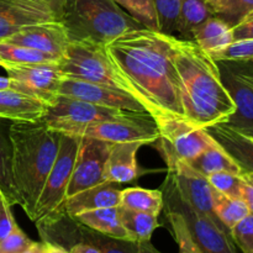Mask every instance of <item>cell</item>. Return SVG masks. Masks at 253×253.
I'll return each mask as SVG.
<instances>
[{
  "instance_id": "cell-22",
  "label": "cell",
  "mask_w": 253,
  "mask_h": 253,
  "mask_svg": "<svg viewBox=\"0 0 253 253\" xmlns=\"http://www.w3.org/2000/svg\"><path fill=\"white\" fill-rule=\"evenodd\" d=\"M46 104L14 89H0V119L14 121L40 120L46 113Z\"/></svg>"
},
{
  "instance_id": "cell-19",
  "label": "cell",
  "mask_w": 253,
  "mask_h": 253,
  "mask_svg": "<svg viewBox=\"0 0 253 253\" xmlns=\"http://www.w3.org/2000/svg\"><path fill=\"white\" fill-rule=\"evenodd\" d=\"M142 146H145V143H111L104 166V182L115 184V183H130L137 179L141 172L136 156Z\"/></svg>"
},
{
  "instance_id": "cell-44",
  "label": "cell",
  "mask_w": 253,
  "mask_h": 253,
  "mask_svg": "<svg viewBox=\"0 0 253 253\" xmlns=\"http://www.w3.org/2000/svg\"><path fill=\"white\" fill-rule=\"evenodd\" d=\"M69 253H101L99 249L90 244H85V242H77L69 246L68 249Z\"/></svg>"
},
{
  "instance_id": "cell-49",
  "label": "cell",
  "mask_w": 253,
  "mask_h": 253,
  "mask_svg": "<svg viewBox=\"0 0 253 253\" xmlns=\"http://www.w3.org/2000/svg\"><path fill=\"white\" fill-rule=\"evenodd\" d=\"M0 67H1V68H4V67H5V63L1 61V59H0Z\"/></svg>"
},
{
  "instance_id": "cell-38",
  "label": "cell",
  "mask_w": 253,
  "mask_h": 253,
  "mask_svg": "<svg viewBox=\"0 0 253 253\" xmlns=\"http://www.w3.org/2000/svg\"><path fill=\"white\" fill-rule=\"evenodd\" d=\"M230 235L242 253H253V215H247L230 231Z\"/></svg>"
},
{
  "instance_id": "cell-13",
  "label": "cell",
  "mask_w": 253,
  "mask_h": 253,
  "mask_svg": "<svg viewBox=\"0 0 253 253\" xmlns=\"http://www.w3.org/2000/svg\"><path fill=\"white\" fill-rule=\"evenodd\" d=\"M11 81V89L32 96L49 105L58 96L63 74L58 64H6L4 67Z\"/></svg>"
},
{
  "instance_id": "cell-5",
  "label": "cell",
  "mask_w": 253,
  "mask_h": 253,
  "mask_svg": "<svg viewBox=\"0 0 253 253\" xmlns=\"http://www.w3.org/2000/svg\"><path fill=\"white\" fill-rule=\"evenodd\" d=\"M58 67L66 78L109 86L133 96L141 103L138 94L118 71L104 44L86 41H69Z\"/></svg>"
},
{
  "instance_id": "cell-24",
  "label": "cell",
  "mask_w": 253,
  "mask_h": 253,
  "mask_svg": "<svg viewBox=\"0 0 253 253\" xmlns=\"http://www.w3.org/2000/svg\"><path fill=\"white\" fill-rule=\"evenodd\" d=\"M192 40L207 53L224 48L234 42L231 27L215 15L193 30Z\"/></svg>"
},
{
  "instance_id": "cell-34",
  "label": "cell",
  "mask_w": 253,
  "mask_h": 253,
  "mask_svg": "<svg viewBox=\"0 0 253 253\" xmlns=\"http://www.w3.org/2000/svg\"><path fill=\"white\" fill-rule=\"evenodd\" d=\"M208 180L215 190L229 198L235 199H242V192H244L245 180L242 174L236 173L221 172L215 173L208 177Z\"/></svg>"
},
{
  "instance_id": "cell-15",
  "label": "cell",
  "mask_w": 253,
  "mask_h": 253,
  "mask_svg": "<svg viewBox=\"0 0 253 253\" xmlns=\"http://www.w3.org/2000/svg\"><path fill=\"white\" fill-rule=\"evenodd\" d=\"M58 95L79 99L103 108L118 109V110L135 114H148L145 106L133 96L109 86L89 83L79 79L63 77L59 84Z\"/></svg>"
},
{
  "instance_id": "cell-37",
  "label": "cell",
  "mask_w": 253,
  "mask_h": 253,
  "mask_svg": "<svg viewBox=\"0 0 253 253\" xmlns=\"http://www.w3.org/2000/svg\"><path fill=\"white\" fill-rule=\"evenodd\" d=\"M214 61H246L253 59V40L234 41L226 47L209 53Z\"/></svg>"
},
{
  "instance_id": "cell-1",
  "label": "cell",
  "mask_w": 253,
  "mask_h": 253,
  "mask_svg": "<svg viewBox=\"0 0 253 253\" xmlns=\"http://www.w3.org/2000/svg\"><path fill=\"white\" fill-rule=\"evenodd\" d=\"M173 39L174 35L142 27L121 35L106 46L118 71L132 85L156 124L184 119Z\"/></svg>"
},
{
  "instance_id": "cell-50",
  "label": "cell",
  "mask_w": 253,
  "mask_h": 253,
  "mask_svg": "<svg viewBox=\"0 0 253 253\" xmlns=\"http://www.w3.org/2000/svg\"><path fill=\"white\" fill-rule=\"evenodd\" d=\"M251 16H253V14H252V15H251ZM251 16H250V17H251ZM247 19H249V17H247Z\"/></svg>"
},
{
  "instance_id": "cell-16",
  "label": "cell",
  "mask_w": 253,
  "mask_h": 253,
  "mask_svg": "<svg viewBox=\"0 0 253 253\" xmlns=\"http://www.w3.org/2000/svg\"><path fill=\"white\" fill-rule=\"evenodd\" d=\"M180 194L194 209L220 222L214 211L215 189L207 177L193 169L187 162H174L167 166Z\"/></svg>"
},
{
  "instance_id": "cell-30",
  "label": "cell",
  "mask_w": 253,
  "mask_h": 253,
  "mask_svg": "<svg viewBox=\"0 0 253 253\" xmlns=\"http://www.w3.org/2000/svg\"><path fill=\"white\" fill-rule=\"evenodd\" d=\"M214 211L217 219L229 231H231L247 215L251 214L244 199L229 198L217 190H215Z\"/></svg>"
},
{
  "instance_id": "cell-47",
  "label": "cell",
  "mask_w": 253,
  "mask_h": 253,
  "mask_svg": "<svg viewBox=\"0 0 253 253\" xmlns=\"http://www.w3.org/2000/svg\"><path fill=\"white\" fill-rule=\"evenodd\" d=\"M22 253H44V244L43 242H34L26 251Z\"/></svg>"
},
{
  "instance_id": "cell-18",
  "label": "cell",
  "mask_w": 253,
  "mask_h": 253,
  "mask_svg": "<svg viewBox=\"0 0 253 253\" xmlns=\"http://www.w3.org/2000/svg\"><path fill=\"white\" fill-rule=\"evenodd\" d=\"M2 42L31 47L62 59L69 44V37L61 21H48L25 27Z\"/></svg>"
},
{
  "instance_id": "cell-14",
  "label": "cell",
  "mask_w": 253,
  "mask_h": 253,
  "mask_svg": "<svg viewBox=\"0 0 253 253\" xmlns=\"http://www.w3.org/2000/svg\"><path fill=\"white\" fill-rule=\"evenodd\" d=\"M81 137V145L74 162L73 172L67 188V197L105 183L103 178L104 166L111 143L88 136Z\"/></svg>"
},
{
  "instance_id": "cell-42",
  "label": "cell",
  "mask_w": 253,
  "mask_h": 253,
  "mask_svg": "<svg viewBox=\"0 0 253 253\" xmlns=\"http://www.w3.org/2000/svg\"><path fill=\"white\" fill-rule=\"evenodd\" d=\"M242 178L245 180L242 199L246 202L250 212L253 215V173H242Z\"/></svg>"
},
{
  "instance_id": "cell-10",
  "label": "cell",
  "mask_w": 253,
  "mask_h": 253,
  "mask_svg": "<svg viewBox=\"0 0 253 253\" xmlns=\"http://www.w3.org/2000/svg\"><path fill=\"white\" fill-rule=\"evenodd\" d=\"M133 114L135 113L103 108L88 101L58 95L53 103L46 106L43 120L49 128L57 132L76 135L81 128L86 127L90 124L124 119Z\"/></svg>"
},
{
  "instance_id": "cell-31",
  "label": "cell",
  "mask_w": 253,
  "mask_h": 253,
  "mask_svg": "<svg viewBox=\"0 0 253 253\" xmlns=\"http://www.w3.org/2000/svg\"><path fill=\"white\" fill-rule=\"evenodd\" d=\"M0 192L10 205H19V195L15 189L11 170V143L9 135L0 127Z\"/></svg>"
},
{
  "instance_id": "cell-45",
  "label": "cell",
  "mask_w": 253,
  "mask_h": 253,
  "mask_svg": "<svg viewBox=\"0 0 253 253\" xmlns=\"http://www.w3.org/2000/svg\"><path fill=\"white\" fill-rule=\"evenodd\" d=\"M44 253H69L68 250L64 249L63 246L52 244V242H44Z\"/></svg>"
},
{
  "instance_id": "cell-3",
  "label": "cell",
  "mask_w": 253,
  "mask_h": 253,
  "mask_svg": "<svg viewBox=\"0 0 253 253\" xmlns=\"http://www.w3.org/2000/svg\"><path fill=\"white\" fill-rule=\"evenodd\" d=\"M11 143V170L19 205L32 219L44 182L56 161L61 133L48 127L43 118L14 121L7 132Z\"/></svg>"
},
{
  "instance_id": "cell-29",
  "label": "cell",
  "mask_w": 253,
  "mask_h": 253,
  "mask_svg": "<svg viewBox=\"0 0 253 253\" xmlns=\"http://www.w3.org/2000/svg\"><path fill=\"white\" fill-rule=\"evenodd\" d=\"M0 59L6 64H59L61 59L46 52L31 48V47L20 46V44L0 42Z\"/></svg>"
},
{
  "instance_id": "cell-25",
  "label": "cell",
  "mask_w": 253,
  "mask_h": 253,
  "mask_svg": "<svg viewBox=\"0 0 253 253\" xmlns=\"http://www.w3.org/2000/svg\"><path fill=\"white\" fill-rule=\"evenodd\" d=\"M74 219L99 234L115 237V239L130 240L127 232L121 224L119 207L90 210V211L77 215L74 216Z\"/></svg>"
},
{
  "instance_id": "cell-26",
  "label": "cell",
  "mask_w": 253,
  "mask_h": 253,
  "mask_svg": "<svg viewBox=\"0 0 253 253\" xmlns=\"http://www.w3.org/2000/svg\"><path fill=\"white\" fill-rule=\"evenodd\" d=\"M121 224L131 241H150L155 230L160 226L158 216L153 214L119 207Z\"/></svg>"
},
{
  "instance_id": "cell-23",
  "label": "cell",
  "mask_w": 253,
  "mask_h": 253,
  "mask_svg": "<svg viewBox=\"0 0 253 253\" xmlns=\"http://www.w3.org/2000/svg\"><path fill=\"white\" fill-rule=\"evenodd\" d=\"M187 163L193 169L207 178L209 175L215 174V173L221 172L242 174V169L239 163L217 142L203 151L195 158L188 161Z\"/></svg>"
},
{
  "instance_id": "cell-33",
  "label": "cell",
  "mask_w": 253,
  "mask_h": 253,
  "mask_svg": "<svg viewBox=\"0 0 253 253\" xmlns=\"http://www.w3.org/2000/svg\"><path fill=\"white\" fill-rule=\"evenodd\" d=\"M163 209L166 210V216H167L173 236L179 246V253H202L195 242L193 241L189 230L180 214L167 208H163Z\"/></svg>"
},
{
  "instance_id": "cell-2",
  "label": "cell",
  "mask_w": 253,
  "mask_h": 253,
  "mask_svg": "<svg viewBox=\"0 0 253 253\" xmlns=\"http://www.w3.org/2000/svg\"><path fill=\"white\" fill-rule=\"evenodd\" d=\"M184 120L205 127L226 123L236 106L222 84L216 61L193 40L173 39Z\"/></svg>"
},
{
  "instance_id": "cell-8",
  "label": "cell",
  "mask_w": 253,
  "mask_h": 253,
  "mask_svg": "<svg viewBox=\"0 0 253 253\" xmlns=\"http://www.w3.org/2000/svg\"><path fill=\"white\" fill-rule=\"evenodd\" d=\"M81 140V136L61 133L58 153L36 203L32 221L37 222L63 210Z\"/></svg>"
},
{
  "instance_id": "cell-20",
  "label": "cell",
  "mask_w": 253,
  "mask_h": 253,
  "mask_svg": "<svg viewBox=\"0 0 253 253\" xmlns=\"http://www.w3.org/2000/svg\"><path fill=\"white\" fill-rule=\"evenodd\" d=\"M212 138L239 163L242 173H253V137L227 123L208 126Z\"/></svg>"
},
{
  "instance_id": "cell-28",
  "label": "cell",
  "mask_w": 253,
  "mask_h": 253,
  "mask_svg": "<svg viewBox=\"0 0 253 253\" xmlns=\"http://www.w3.org/2000/svg\"><path fill=\"white\" fill-rule=\"evenodd\" d=\"M163 194L161 190L143 189V188H127L121 190L120 207L136 211L160 215L163 209Z\"/></svg>"
},
{
  "instance_id": "cell-35",
  "label": "cell",
  "mask_w": 253,
  "mask_h": 253,
  "mask_svg": "<svg viewBox=\"0 0 253 253\" xmlns=\"http://www.w3.org/2000/svg\"><path fill=\"white\" fill-rule=\"evenodd\" d=\"M158 17L160 32L173 35L179 15L182 0H153Z\"/></svg>"
},
{
  "instance_id": "cell-40",
  "label": "cell",
  "mask_w": 253,
  "mask_h": 253,
  "mask_svg": "<svg viewBox=\"0 0 253 253\" xmlns=\"http://www.w3.org/2000/svg\"><path fill=\"white\" fill-rule=\"evenodd\" d=\"M16 226L17 224L12 215L11 205L0 192V242L6 239Z\"/></svg>"
},
{
  "instance_id": "cell-52",
  "label": "cell",
  "mask_w": 253,
  "mask_h": 253,
  "mask_svg": "<svg viewBox=\"0 0 253 253\" xmlns=\"http://www.w3.org/2000/svg\"><path fill=\"white\" fill-rule=\"evenodd\" d=\"M250 136H253V135H250Z\"/></svg>"
},
{
  "instance_id": "cell-32",
  "label": "cell",
  "mask_w": 253,
  "mask_h": 253,
  "mask_svg": "<svg viewBox=\"0 0 253 253\" xmlns=\"http://www.w3.org/2000/svg\"><path fill=\"white\" fill-rule=\"evenodd\" d=\"M119 6L125 7L128 15L133 17L145 29L160 32L158 17L153 0H114Z\"/></svg>"
},
{
  "instance_id": "cell-9",
  "label": "cell",
  "mask_w": 253,
  "mask_h": 253,
  "mask_svg": "<svg viewBox=\"0 0 253 253\" xmlns=\"http://www.w3.org/2000/svg\"><path fill=\"white\" fill-rule=\"evenodd\" d=\"M157 126L160 137L156 142L166 166L188 162L216 143L207 128L193 125L184 119H166L157 123Z\"/></svg>"
},
{
  "instance_id": "cell-7",
  "label": "cell",
  "mask_w": 253,
  "mask_h": 253,
  "mask_svg": "<svg viewBox=\"0 0 253 253\" xmlns=\"http://www.w3.org/2000/svg\"><path fill=\"white\" fill-rule=\"evenodd\" d=\"M161 192L165 203L163 208L180 214L193 241L202 253H237L229 230L222 224L194 209L180 194L169 172H167Z\"/></svg>"
},
{
  "instance_id": "cell-48",
  "label": "cell",
  "mask_w": 253,
  "mask_h": 253,
  "mask_svg": "<svg viewBox=\"0 0 253 253\" xmlns=\"http://www.w3.org/2000/svg\"><path fill=\"white\" fill-rule=\"evenodd\" d=\"M0 89H11V81L9 77H0Z\"/></svg>"
},
{
  "instance_id": "cell-39",
  "label": "cell",
  "mask_w": 253,
  "mask_h": 253,
  "mask_svg": "<svg viewBox=\"0 0 253 253\" xmlns=\"http://www.w3.org/2000/svg\"><path fill=\"white\" fill-rule=\"evenodd\" d=\"M35 241H32L17 225L11 234L0 242V251L2 253H22L26 251Z\"/></svg>"
},
{
  "instance_id": "cell-46",
  "label": "cell",
  "mask_w": 253,
  "mask_h": 253,
  "mask_svg": "<svg viewBox=\"0 0 253 253\" xmlns=\"http://www.w3.org/2000/svg\"><path fill=\"white\" fill-rule=\"evenodd\" d=\"M205 1L208 2V5H209L210 9L212 10V12H214L215 15L226 5V2L229 1V0H205Z\"/></svg>"
},
{
  "instance_id": "cell-54",
  "label": "cell",
  "mask_w": 253,
  "mask_h": 253,
  "mask_svg": "<svg viewBox=\"0 0 253 253\" xmlns=\"http://www.w3.org/2000/svg\"><path fill=\"white\" fill-rule=\"evenodd\" d=\"M252 137H253V136H252Z\"/></svg>"
},
{
  "instance_id": "cell-12",
  "label": "cell",
  "mask_w": 253,
  "mask_h": 253,
  "mask_svg": "<svg viewBox=\"0 0 253 253\" xmlns=\"http://www.w3.org/2000/svg\"><path fill=\"white\" fill-rule=\"evenodd\" d=\"M77 136H88L110 143L142 142L153 143L160 137V130L148 114H133L124 119L94 123L81 128Z\"/></svg>"
},
{
  "instance_id": "cell-51",
  "label": "cell",
  "mask_w": 253,
  "mask_h": 253,
  "mask_svg": "<svg viewBox=\"0 0 253 253\" xmlns=\"http://www.w3.org/2000/svg\"><path fill=\"white\" fill-rule=\"evenodd\" d=\"M0 253H2V252H1V251H0Z\"/></svg>"
},
{
  "instance_id": "cell-43",
  "label": "cell",
  "mask_w": 253,
  "mask_h": 253,
  "mask_svg": "<svg viewBox=\"0 0 253 253\" xmlns=\"http://www.w3.org/2000/svg\"><path fill=\"white\" fill-rule=\"evenodd\" d=\"M41 1H43L51 9L57 21H61L67 0H41Z\"/></svg>"
},
{
  "instance_id": "cell-21",
  "label": "cell",
  "mask_w": 253,
  "mask_h": 253,
  "mask_svg": "<svg viewBox=\"0 0 253 253\" xmlns=\"http://www.w3.org/2000/svg\"><path fill=\"white\" fill-rule=\"evenodd\" d=\"M120 200L121 190L113 187L111 183L105 182L67 197L63 210L69 216L74 217L90 210L120 207Z\"/></svg>"
},
{
  "instance_id": "cell-17",
  "label": "cell",
  "mask_w": 253,
  "mask_h": 253,
  "mask_svg": "<svg viewBox=\"0 0 253 253\" xmlns=\"http://www.w3.org/2000/svg\"><path fill=\"white\" fill-rule=\"evenodd\" d=\"M57 21L41 0H0V42L27 26Z\"/></svg>"
},
{
  "instance_id": "cell-53",
  "label": "cell",
  "mask_w": 253,
  "mask_h": 253,
  "mask_svg": "<svg viewBox=\"0 0 253 253\" xmlns=\"http://www.w3.org/2000/svg\"><path fill=\"white\" fill-rule=\"evenodd\" d=\"M252 61H253V59H252Z\"/></svg>"
},
{
  "instance_id": "cell-36",
  "label": "cell",
  "mask_w": 253,
  "mask_h": 253,
  "mask_svg": "<svg viewBox=\"0 0 253 253\" xmlns=\"http://www.w3.org/2000/svg\"><path fill=\"white\" fill-rule=\"evenodd\" d=\"M253 14V0H229L219 12L215 14L219 19L226 22L231 29Z\"/></svg>"
},
{
  "instance_id": "cell-4",
  "label": "cell",
  "mask_w": 253,
  "mask_h": 253,
  "mask_svg": "<svg viewBox=\"0 0 253 253\" xmlns=\"http://www.w3.org/2000/svg\"><path fill=\"white\" fill-rule=\"evenodd\" d=\"M61 22L69 41L104 46L126 32L143 27L114 0H67Z\"/></svg>"
},
{
  "instance_id": "cell-41",
  "label": "cell",
  "mask_w": 253,
  "mask_h": 253,
  "mask_svg": "<svg viewBox=\"0 0 253 253\" xmlns=\"http://www.w3.org/2000/svg\"><path fill=\"white\" fill-rule=\"evenodd\" d=\"M232 40H253V16L249 17L232 29Z\"/></svg>"
},
{
  "instance_id": "cell-11",
  "label": "cell",
  "mask_w": 253,
  "mask_h": 253,
  "mask_svg": "<svg viewBox=\"0 0 253 253\" xmlns=\"http://www.w3.org/2000/svg\"><path fill=\"white\" fill-rule=\"evenodd\" d=\"M220 78L236 110L226 121L237 130L253 135V61H216Z\"/></svg>"
},
{
  "instance_id": "cell-27",
  "label": "cell",
  "mask_w": 253,
  "mask_h": 253,
  "mask_svg": "<svg viewBox=\"0 0 253 253\" xmlns=\"http://www.w3.org/2000/svg\"><path fill=\"white\" fill-rule=\"evenodd\" d=\"M211 16L214 12L205 0H182L174 32L183 40H192L193 30Z\"/></svg>"
},
{
  "instance_id": "cell-6",
  "label": "cell",
  "mask_w": 253,
  "mask_h": 253,
  "mask_svg": "<svg viewBox=\"0 0 253 253\" xmlns=\"http://www.w3.org/2000/svg\"><path fill=\"white\" fill-rule=\"evenodd\" d=\"M44 242L68 249L77 242H85L99 249L101 253H161L151 241H131L99 234L69 216L64 210L36 222Z\"/></svg>"
}]
</instances>
